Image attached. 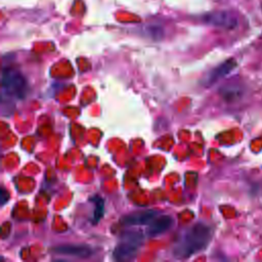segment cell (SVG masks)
<instances>
[{
	"mask_svg": "<svg viewBox=\"0 0 262 262\" xmlns=\"http://www.w3.org/2000/svg\"><path fill=\"white\" fill-rule=\"evenodd\" d=\"M2 199H3V200H2V205H3V204L5 203V199H7V198L5 196V190H4V189H2Z\"/></svg>",
	"mask_w": 262,
	"mask_h": 262,
	"instance_id": "11",
	"label": "cell"
},
{
	"mask_svg": "<svg viewBox=\"0 0 262 262\" xmlns=\"http://www.w3.org/2000/svg\"><path fill=\"white\" fill-rule=\"evenodd\" d=\"M55 254L71 256L76 258H88L93 254V251L90 247L86 245H78V244H66L60 245L52 249Z\"/></svg>",
	"mask_w": 262,
	"mask_h": 262,
	"instance_id": "6",
	"label": "cell"
},
{
	"mask_svg": "<svg viewBox=\"0 0 262 262\" xmlns=\"http://www.w3.org/2000/svg\"><path fill=\"white\" fill-rule=\"evenodd\" d=\"M220 93L222 95V97L226 100H233L234 98H236L239 93H241V89L237 88L236 86L230 85V86H224L220 89Z\"/></svg>",
	"mask_w": 262,
	"mask_h": 262,
	"instance_id": "10",
	"label": "cell"
},
{
	"mask_svg": "<svg viewBox=\"0 0 262 262\" xmlns=\"http://www.w3.org/2000/svg\"><path fill=\"white\" fill-rule=\"evenodd\" d=\"M2 92L9 97L21 99L26 96L29 88L25 76L13 68H4L1 78Z\"/></svg>",
	"mask_w": 262,
	"mask_h": 262,
	"instance_id": "2",
	"label": "cell"
},
{
	"mask_svg": "<svg viewBox=\"0 0 262 262\" xmlns=\"http://www.w3.org/2000/svg\"><path fill=\"white\" fill-rule=\"evenodd\" d=\"M159 213H157L154 210H145L140 212L131 213L129 215H126L122 218V223L126 226H142V225H148L157 216Z\"/></svg>",
	"mask_w": 262,
	"mask_h": 262,
	"instance_id": "7",
	"label": "cell"
},
{
	"mask_svg": "<svg viewBox=\"0 0 262 262\" xmlns=\"http://www.w3.org/2000/svg\"><path fill=\"white\" fill-rule=\"evenodd\" d=\"M236 67V62L233 58L227 59L225 61H223L222 63H220L219 66H217L216 68L212 69L205 77L204 79V85L206 87H209L211 85H213L214 83L218 82L220 79L224 78L226 75H228L234 68Z\"/></svg>",
	"mask_w": 262,
	"mask_h": 262,
	"instance_id": "5",
	"label": "cell"
},
{
	"mask_svg": "<svg viewBox=\"0 0 262 262\" xmlns=\"http://www.w3.org/2000/svg\"><path fill=\"white\" fill-rule=\"evenodd\" d=\"M142 234L139 232H127L114 250V258L118 261L134 259L142 244Z\"/></svg>",
	"mask_w": 262,
	"mask_h": 262,
	"instance_id": "3",
	"label": "cell"
},
{
	"mask_svg": "<svg viewBox=\"0 0 262 262\" xmlns=\"http://www.w3.org/2000/svg\"><path fill=\"white\" fill-rule=\"evenodd\" d=\"M204 21L214 27L233 29L237 25V18L229 11H214L204 16Z\"/></svg>",
	"mask_w": 262,
	"mask_h": 262,
	"instance_id": "4",
	"label": "cell"
},
{
	"mask_svg": "<svg viewBox=\"0 0 262 262\" xmlns=\"http://www.w3.org/2000/svg\"><path fill=\"white\" fill-rule=\"evenodd\" d=\"M173 224V218L170 215H158L147 226V235L158 236L166 232Z\"/></svg>",
	"mask_w": 262,
	"mask_h": 262,
	"instance_id": "8",
	"label": "cell"
},
{
	"mask_svg": "<svg viewBox=\"0 0 262 262\" xmlns=\"http://www.w3.org/2000/svg\"><path fill=\"white\" fill-rule=\"evenodd\" d=\"M212 238L209 225L199 222L186 229L173 248V256L177 259H187L205 250Z\"/></svg>",
	"mask_w": 262,
	"mask_h": 262,
	"instance_id": "1",
	"label": "cell"
},
{
	"mask_svg": "<svg viewBox=\"0 0 262 262\" xmlns=\"http://www.w3.org/2000/svg\"><path fill=\"white\" fill-rule=\"evenodd\" d=\"M91 202L94 203L95 205V209H94V213H93V223L96 224L97 222H99V220L101 219V217L103 216V212H104V203L103 200L96 195L94 198L91 199Z\"/></svg>",
	"mask_w": 262,
	"mask_h": 262,
	"instance_id": "9",
	"label": "cell"
}]
</instances>
